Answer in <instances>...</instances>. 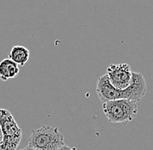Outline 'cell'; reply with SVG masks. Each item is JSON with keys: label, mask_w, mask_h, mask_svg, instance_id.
I'll use <instances>...</instances> for the list:
<instances>
[{"label": "cell", "mask_w": 153, "mask_h": 150, "mask_svg": "<svg viewBox=\"0 0 153 150\" xmlns=\"http://www.w3.org/2000/svg\"><path fill=\"white\" fill-rule=\"evenodd\" d=\"M96 92L102 103L116 100H124V91L114 88L110 83L106 74L97 78Z\"/></svg>", "instance_id": "5b68a950"}, {"label": "cell", "mask_w": 153, "mask_h": 150, "mask_svg": "<svg viewBox=\"0 0 153 150\" xmlns=\"http://www.w3.org/2000/svg\"><path fill=\"white\" fill-rule=\"evenodd\" d=\"M2 141H3V134L1 132V129H0V149H1V145H2Z\"/></svg>", "instance_id": "8fae6325"}, {"label": "cell", "mask_w": 153, "mask_h": 150, "mask_svg": "<svg viewBox=\"0 0 153 150\" xmlns=\"http://www.w3.org/2000/svg\"><path fill=\"white\" fill-rule=\"evenodd\" d=\"M123 91L124 100H129L135 103L141 101L147 92V84L143 75L141 73L132 72L131 85Z\"/></svg>", "instance_id": "8992f818"}, {"label": "cell", "mask_w": 153, "mask_h": 150, "mask_svg": "<svg viewBox=\"0 0 153 150\" xmlns=\"http://www.w3.org/2000/svg\"><path fill=\"white\" fill-rule=\"evenodd\" d=\"M28 143L38 150H57L65 145L63 134L59 132L57 128L50 125L32 129Z\"/></svg>", "instance_id": "6da1fadb"}, {"label": "cell", "mask_w": 153, "mask_h": 150, "mask_svg": "<svg viewBox=\"0 0 153 150\" xmlns=\"http://www.w3.org/2000/svg\"><path fill=\"white\" fill-rule=\"evenodd\" d=\"M137 103L129 100H116L103 103V111L111 123L128 124L137 114Z\"/></svg>", "instance_id": "7a4b0ae2"}, {"label": "cell", "mask_w": 153, "mask_h": 150, "mask_svg": "<svg viewBox=\"0 0 153 150\" xmlns=\"http://www.w3.org/2000/svg\"><path fill=\"white\" fill-rule=\"evenodd\" d=\"M30 58V51L26 47L17 45L11 48L9 52V59L19 66H24Z\"/></svg>", "instance_id": "ba28073f"}, {"label": "cell", "mask_w": 153, "mask_h": 150, "mask_svg": "<svg viewBox=\"0 0 153 150\" xmlns=\"http://www.w3.org/2000/svg\"><path fill=\"white\" fill-rule=\"evenodd\" d=\"M19 73V66L9 58H5L0 62V79L7 81L16 78Z\"/></svg>", "instance_id": "52a82bcc"}, {"label": "cell", "mask_w": 153, "mask_h": 150, "mask_svg": "<svg viewBox=\"0 0 153 150\" xmlns=\"http://www.w3.org/2000/svg\"><path fill=\"white\" fill-rule=\"evenodd\" d=\"M21 150H38V149H35V148H33V147H31V146L28 145V146H26L25 148H24L23 149H21Z\"/></svg>", "instance_id": "30bf717a"}, {"label": "cell", "mask_w": 153, "mask_h": 150, "mask_svg": "<svg viewBox=\"0 0 153 150\" xmlns=\"http://www.w3.org/2000/svg\"><path fill=\"white\" fill-rule=\"evenodd\" d=\"M0 129L3 134L0 150L17 149L22 140V129L10 112L4 109H0Z\"/></svg>", "instance_id": "3957f363"}, {"label": "cell", "mask_w": 153, "mask_h": 150, "mask_svg": "<svg viewBox=\"0 0 153 150\" xmlns=\"http://www.w3.org/2000/svg\"><path fill=\"white\" fill-rule=\"evenodd\" d=\"M57 150H76V148H71V147H68L66 145H65V146L61 147L60 149H58Z\"/></svg>", "instance_id": "9c48e42d"}, {"label": "cell", "mask_w": 153, "mask_h": 150, "mask_svg": "<svg viewBox=\"0 0 153 150\" xmlns=\"http://www.w3.org/2000/svg\"><path fill=\"white\" fill-rule=\"evenodd\" d=\"M106 75L111 85L118 90L127 89L132 79V71L128 64L110 65L107 68Z\"/></svg>", "instance_id": "277c9868"}]
</instances>
